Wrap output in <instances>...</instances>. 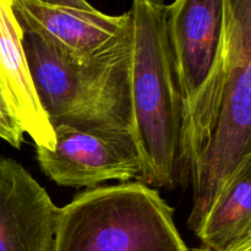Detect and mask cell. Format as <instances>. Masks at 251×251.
<instances>
[{
    "mask_svg": "<svg viewBox=\"0 0 251 251\" xmlns=\"http://www.w3.org/2000/svg\"><path fill=\"white\" fill-rule=\"evenodd\" d=\"M34 1H39L49 5H60V6L75 7V9L81 10H95V7L87 0H34Z\"/></svg>",
    "mask_w": 251,
    "mask_h": 251,
    "instance_id": "7c38bea8",
    "label": "cell"
},
{
    "mask_svg": "<svg viewBox=\"0 0 251 251\" xmlns=\"http://www.w3.org/2000/svg\"><path fill=\"white\" fill-rule=\"evenodd\" d=\"M229 0H174L167 32L181 100L180 185L190 183L213 132L228 60Z\"/></svg>",
    "mask_w": 251,
    "mask_h": 251,
    "instance_id": "3957f363",
    "label": "cell"
},
{
    "mask_svg": "<svg viewBox=\"0 0 251 251\" xmlns=\"http://www.w3.org/2000/svg\"><path fill=\"white\" fill-rule=\"evenodd\" d=\"M59 207L15 159L0 156V251H49Z\"/></svg>",
    "mask_w": 251,
    "mask_h": 251,
    "instance_id": "ba28073f",
    "label": "cell"
},
{
    "mask_svg": "<svg viewBox=\"0 0 251 251\" xmlns=\"http://www.w3.org/2000/svg\"><path fill=\"white\" fill-rule=\"evenodd\" d=\"M24 135L25 134L19 129V126L7 122L0 114V139L6 141L7 144L11 145L15 149H20L22 141H24Z\"/></svg>",
    "mask_w": 251,
    "mask_h": 251,
    "instance_id": "8fae6325",
    "label": "cell"
},
{
    "mask_svg": "<svg viewBox=\"0 0 251 251\" xmlns=\"http://www.w3.org/2000/svg\"><path fill=\"white\" fill-rule=\"evenodd\" d=\"M51 150L36 147L37 161L50 180L65 188H96L109 180H141L142 167L131 134L53 127Z\"/></svg>",
    "mask_w": 251,
    "mask_h": 251,
    "instance_id": "8992f818",
    "label": "cell"
},
{
    "mask_svg": "<svg viewBox=\"0 0 251 251\" xmlns=\"http://www.w3.org/2000/svg\"><path fill=\"white\" fill-rule=\"evenodd\" d=\"M251 159V0H229L228 60L220 109L207 147L191 176L194 233L234 172Z\"/></svg>",
    "mask_w": 251,
    "mask_h": 251,
    "instance_id": "5b68a950",
    "label": "cell"
},
{
    "mask_svg": "<svg viewBox=\"0 0 251 251\" xmlns=\"http://www.w3.org/2000/svg\"><path fill=\"white\" fill-rule=\"evenodd\" d=\"M0 114H1L2 117H4L5 119L7 120V122H10V123H11V124H15V125H16V123L14 122V119H12L11 115H10L9 110H7L6 103H5L4 95H2L1 87H0ZM16 126H17V125H16ZM19 129H20V127H19Z\"/></svg>",
    "mask_w": 251,
    "mask_h": 251,
    "instance_id": "4fadbf2b",
    "label": "cell"
},
{
    "mask_svg": "<svg viewBox=\"0 0 251 251\" xmlns=\"http://www.w3.org/2000/svg\"><path fill=\"white\" fill-rule=\"evenodd\" d=\"M22 47L39 103L50 123L132 135L131 28L100 53L75 59L22 31Z\"/></svg>",
    "mask_w": 251,
    "mask_h": 251,
    "instance_id": "6da1fadb",
    "label": "cell"
},
{
    "mask_svg": "<svg viewBox=\"0 0 251 251\" xmlns=\"http://www.w3.org/2000/svg\"><path fill=\"white\" fill-rule=\"evenodd\" d=\"M206 251H233L251 243V159L227 181L195 233Z\"/></svg>",
    "mask_w": 251,
    "mask_h": 251,
    "instance_id": "30bf717a",
    "label": "cell"
},
{
    "mask_svg": "<svg viewBox=\"0 0 251 251\" xmlns=\"http://www.w3.org/2000/svg\"><path fill=\"white\" fill-rule=\"evenodd\" d=\"M199 251H206V250L202 249V250H199ZM233 251H251V243L250 244H247V245H244V247L239 248V249H235Z\"/></svg>",
    "mask_w": 251,
    "mask_h": 251,
    "instance_id": "5bb4252c",
    "label": "cell"
},
{
    "mask_svg": "<svg viewBox=\"0 0 251 251\" xmlns=\"http://www.w3.org/2000/svg\"><path fill=\"white\" fill-rule=\"evenodd\" d=\"M0 87L10 115L36 147L51 150L53 127L39 103L22 47V28L11 0H0Z\"/></svg>",
    "mask_w": 251,
    "mask_h": 251,
    "instance_id": "9c48e42d",
    "label": "cell"
},
{
    "mask_svg": "<svg viewBox=\"0 0 251 251\" xmlns=\"http://www.w3.org/2000/svg\"><path fill=\"white\" fill-rule=\"evenodd\" d=\"M22 31L61 53L86 59L100 53L130 31V12L113 16L98 10L49 5L34 0H11Z\"/></svg>",
    "mask_w": 251,
    "mask_h": 251,
    "instance_id": "52a82bcc",
    "label": "cell"
},
{
    "mask_svg": "<svg viewBox=\"0 0 251 251\" xmlns=\"http://www.w3.org/2000/svg\"><path fill=\"white\" fill-rule=\"evenodd\" d=\"M49 251H188L174 210L134 180L96 186L59 208Z\"/></svg>",
    "mask_w": 251,
    "mask_h": 251,
    "instance_id": "277c9868",
    "label": "cell"
},
{
    "mask_svg": "<svg viewBox=\"0 0 251 251\" xmlns=\"http://www.w3.org/2000/svg\"><path fill=\"white\" fill-rule=\"evenodd\" d=\"M162 0H134L130 10L132 137L142 167V183L180 185L181 100Z\"/></svg>",
    "mask_w": 251,
    "mask_h": 251,
    "instance_id": "7a4b0ae2",
    "label": "cell"
}]
</instances>
